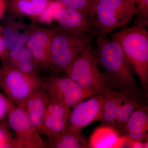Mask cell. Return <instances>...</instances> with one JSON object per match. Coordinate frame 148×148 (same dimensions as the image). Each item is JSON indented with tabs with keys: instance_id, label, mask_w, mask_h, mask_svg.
Masks as SVG:
<instances>
[{
	"instance_id": "obj_2",
	"label": "cell",
	"mask_w": 148,
	"mask_h": 148,
	"mask_svg": "<svg viewBox=\"0 0 148 148\" xmlns=\"http://www.w3.org/2000/svg\"><path fill=\"white\" fill-rule=\"evenodd\" d=\"M137 74L141 90L146 97L148 91V32L145 27L136 24L124 28L112 35Z\"/></svg>"
},
{
	"instance_id": "obj_29",
	"label": "cell",
	"mask_w": 148,
	"mask_h": 148,
	"mask_svg": "<svg viewBox=\"0 0 148 148\" xmlns=\"http://www.w3.org/2000/svg\"><path fill=\"white\" fill-rule=\"evenodd\" d=\"M96 1H97H97H98V0H96Z\"/></svg>"
},
{
	"instance_id": "obj_26",
	"label": "cell",
	"mask_w": 148,
	"mask_h": 148,
	"mask_svg": "<svg viewBox=\"0 0 148 148\" xmlns=\"http://www.w3.org/2000/svg\"><path fill=\"white\" fill-rule=\"evenodd\" d=\"M8 51L6 50L3 45L1 38L0 37V56L4 58L7 54Z\"/></svg>"
},
{
	"instance_id": "obj_5",
	"label": "cell",
	"mask_w": 148,
	"mask_h": 148,
	"mask_svg": "<svg viewBox=\"0 0 148 148\" xmlns=\"http://www.w3.org/2000/svg\"><path fill=\"white\" fill-rule=\"evenodd\" d=\"M95 37L91 34L74 35L57 28L51 43L49 67L56 73H66Z\"/></svg>"
},
{
	"instance_id": "obj_3",
	"label": "cell",
	"mask_w": 148,
	"mask_h": 148,
	"mask_svg": "<svg viewBox=\"0 0 148 148\" xmlns=\"http://www.w3.org/2000/svg\"><path fill=\"white\" fill-rule=\"evenodd\" d=\"M65 73L92 96L99 95L108 98L119 92L109 88L106 84L94 56L92 42L79 55Z\"/></svg>"
},
{
	"instance_id": "obj_23",
	"label": "cell",
	"mask_w": 148,
	"mask_h": 148,
	"mask_svg": "<svg viewBox=\"0 0 148 148\" xmlns=\"http://www.w3.org/2000/svg\"><path fill=\"white\" fill-rule=\"evenodd\" d=\"M138 4L136 24L145 27L148 22V0H135Z\"/></svg>"
},
{
	"instance_id": "obj_20",
	"label": "cell",
	"mask_w": 148,
	"mask_h": 148,
	"mask_svg": "<svg viewBox=\"0 0 148 148\" xmlns=\"http://www.w3.org/2000/svg\"><path fill=\"white\" fill-rule=\"evenodd\" d=\"M31 29L27 32H19L11 27H5L2 31V40L6 50H17L26 45L30 36Z\"/></svg>"
},
{
	"instance_id": "obj_9",
	"label": "cell",
	"mask_w": 148,
	"mask_h": 148,
	"mask_svg": "<svg viewBox=\"0 0 148 148\" xmlns=\"http://www.w3.org/2000/svg\"><path fill=\"white\" fill-rule=\"evenodd\" d=\"M8 115L9 124L16 135L18 148L45 147L39 131L32 123L22 106L14 107Z\"/></svg>"
},
{
	"instance_id": "obj_24",
	"label": "cell",
	"mask_w": 148,
	"mask_h": 148,
	"mask_svg": "<svg viewBox=\"0 0 148 148\" xmlns=\"http://www.w3.org/2000/svg\"><path fill=\"white\" fill-rule=\"evenodd\" d=\"M14 108L8 98L0 93V120L3 119Z\"/></svg>"
},
{
	"instance_id": "obj_18",
	"label": "cell",
	"mask_w": 148,
	"mask_h": 148,
	"mask_svg": "<svg viewBox=\"0 0 148 148\" xmlns=\"http://www.w3.org/2000/svg\"><path fill=\"white\" fill-rule=\"evenodd\" d=\"M50 0H10L14 13L28 16H40L50 3Z\"/></svg>"
},
{
	"instance_id": "obj_28",
	"label": "cell",
	"mask_w": 148,
	"mask_h": 148,
	"mask_svg": "<svg viewBox=\"0 0 148 148\" xmlns=\"http://www.w3.org/2000/svg\"><path fill=\"white\" fill-rule=\"evenodd\" d=\"M3 73V69H0V86H1L2 81Z\"/></svg>"
},
{
	"instance_id": "obj_1",
	"label": "cell",
	"mask_w": 148,
	"mask_h": 148,
	"mask_svg": "<svg viewBox=\"0 0 148 148\" xmlns=\"http://www.w3.org/2000/svg\"><path fill=\"white\" fill-rule=\"evenodd\" d=\"M94 55L106 84L124 97H136L144 100V93L135 80V72L119 45L107 36L96 37Z\"/></svg>"
},
{
	"instance_id": "obj_15",
	"label": "cell",
	"mask_w": 148,
	"mask_h": 148,
	"mask_svg": "<svg viewBox=\"0 0 148 148\" xmlns=\"http://www.w3.org/2000/svg\"><path fill=\"white\" fill-rule=\"evenodd\" d=\"M4 58H8V66L24 73L37 76L39 68L26 45L17 50L8 51Z\"/></svg>"
},
{
	"instance_id": "obj_4",
	"label": "cell",
	"mask_w": 148,
	"mask_h": 148,
	"mask_svg": "<svg viewBox=\"0 0 148 148\" xmlns=\"http://www.w3.org/2000/svg\"><path fill=\"white\" fill-rule=\"evenodd\" d=\"M137 14L135 0H98L92 22L97 36L124 27Z\"/></svg>"
},
{
	"instance_id": "obj_19",
	"label": "cell",
	"mask_w": 148,
	"mask_h": 148,
	"mask_svg": "<svg viewBox=\"0 0 148 148\" xmlns=\"http://www.w3.org/2000/svg\"><path fill=\"white\" fill-rule=\"evenodd\" d=\"M143 104L144 100L136 97L129 96L124 98L113 127L119 135L130 115L134 111L140 108Z\"/></svg>"
},
{
	"instance_id": "obj_7",
	"label": "cell",
	"mask_w": 148,
	"mask_h": 148,
	"mask_svg": "<svg viewBox=\"0 0 148 148\" xmlns=\"http://www.w3.org/2000/svg\"><path fill=\"white\" fill-rule=\"evenodd\" d=\"M42 86L51 99L69 108L92 96L68 75L51 76L42 80Z\"/></svg>"
},
{
	"instance_id": "obj_25",
	"label": "cell",
	"mask_w": 148,
	"mask_h": 148,
	"mask_svg": "<svg viewBox=\"0 0 148 148\" xmlns=\"http://www.w3.org/2000/svg\"><path fill=\"white\" fill-rule=\"evenodd\" d=\"M12 138L10 137L4 130L0 127V147L4 143H6L9 140H11Z\"/></svg>"
},
{
	"instance_id": "obj_14",
	"label": "cell",
	"mask_w": 148,
	"mask_h": 148,
	"mask_svg": "<svg viewBox=\"0 0 148 148\" xmlns=\"http://www.w3.org/2000/svg\"><path fill=\"white\" fill-rule=\"evenodd\" d=\"M148 107L145 104L133 112L120 133L121 136L136 141H148Z\"/></svg>"
},
{
	"instance_id": "obj_10",
	"label": "cell",
	"mask_w": 148,
	"mask_h": 148,
	"mask_svg": "<svg viewBox=\"0 0 148 148\" xmlns=\"http://www.w3.org/2000/svg\"><path fill=\"white\" fill-rule=\"evenodd\" d=\"M57 29L33 27L31 29L26 45L39 68L50 67L51 43Z\"/></svg>"
},
{
	"instance_id": "obj_16",
	"label": "cell",
	"mask_w": 148,
	"mask_h": 148,
	"mask_svg": "<svg viewBox=\"0 0 148 148\" xmlns=\"http://www.w3.org/2000/svg\"><path fill=\"white\" fill-rule=\"evenodd\" d=\"M124 137L121 136L113 127L101 125L90 138L88 147L91 148L122 147Z\"/></svg>"
},
{
	"instance_id": "obj_22",
	"label": "cell",
	"mask_w": 148,
	"mask_h": 148,
	"mask_svg": "<svg viewBox=\"0 0 148 148\" xmlns=\"http://www.w3.org/2000/svg\"><path fill=\"white\" fill-rule=\"evenodd\" d=\"M66 7L79 11L92 21L95 16L96 0H59Z\"/></svg>"
},
{
	"instance_id": "obj_11",
	"label": "cell",
	"mask_w": 148,
	"mask_h": 148,
	"mask_svg": "<svg viewBox=\"0 0 148 148\" xmlns=\"http://www.w3.org/2000/svg\"><path fill=\"white\" fill-rule=\"evenodd\" d=\"M55 18L60 29L66 32L78 36H97L92 21L79 11L65 7L58 10Z\"/></svg>"
},
{
	"instance_id": "obj_6",
	"label": "cell",
	"mask_w": 148,
	"mask_h": 148,
	"mask_svg": "<svg viewBox=\"0 0 148 148\" xmlns=\"http://www.w3.org/2000/svg\"><path fill=\"white\" fill-rule=\"evenodd\" d=\"M1 86L11 102L21 106L32 92L42 86V80L37 76L22 73L6 65L3 69Z\"/></svg>"
},
{
	"instance_id": "obj_30",
	"label": "cell",
	"mask_w": 148,
	"mask_h": 148,
	"mask_svg": "<svg viewBox=\"0 0 148 148\" xmlns=\"http://www.w3.org/2000/svg\"><path fill=\"white\" fill-rule=\"evenodd\" d=\"M0 31H1V30H0Z\"/></svg>"
},
{
	"instance_id": "obj_13",
	"label": "cell",
	"mask_w": 148,
	"mask_h": 148,
	"mask_svg": "<svg viewBox=\"0 0 148 148\" xmlns=\"http://www.w3.org/2000/svg\"><path fill=\"white\" fill-rule=\"evenodd\" d=\"M50 98L42 86L32 92L21 105L31 121L40 133Z\"/></svg>"
},
{
	"instance_id": "obj_21",
	"label": "cell",
	"mask_w": 148,
	"mask_h": 148,
	"mask_svg": "<svg viewBox=\"0 0 148 148\" xmlns=\"http://www.w3.org/2000/svg\"><path fill=\"white\" fill-rule=\"evenodd\" d=\"M125 98L118 92L106 98L103 107L101 125L113 127L120 108Z\"/></svg>"
},
{
	"instance_id": "obj_27",
	"label": "cell",
	"mask_w": 148,
	"mask_h": 148,
	"mask_svg": "<svg viewBox=\"0 0 148 148\" xmlns=\"http://www.w3.org/2000/svg\"><path fill=\"white\" fill-rule=\"evenodd\" d=\"M6 5L4 0H0V18H1L5 11Z\"/></svg>"
},
{
	"instance_id": "obj_12",
	"label": "cell",
	"mask_w": 148,
	"mask_h": 148,
	"mask_svg": "<svg viewBox=\"0 0 148 148\" xmlns=\"http://www.w3.org/2000/svg\"><path fill=\"white\" fill-rule=\"evenodd\" d=\"M71 111L70 108L50 98L40 133L50 138L66 131Z\"/></svg>"
},
{
	"instance_id": "obj_8",
	"label": "cell",
	"mask_w": 148,
	"mask_h": 148,
	"mask_svg": "<svg viewBox=\"0 0 148 148\" xmlns=\"http://www.w3.org/2000/svg\"><path fill=\"white\" fill-rule=\"evenodd\" d=\"M106 100L102 95H93L87 101L77 104L71 112L68 126L64 132L81 134L83 130L93 122L101 121Z\"/></svg>"
},
{
	"instance_id": "obj_17",
	"label": "cell",
	"mask_w": 148,
	"mask_h": 148,
	"mask_svg": "<svg viewBox=\"0 0 148 148\" xmlns=\"http://www.w3.org/2000/svg\"><path fill=\"white\" fill-rule=\"evenodd\" d=\"M47 145L49 148H84L88 147L85 137L81 134L65 132L55 134L48 138Z\"/></svg>"
}]
</instances>
